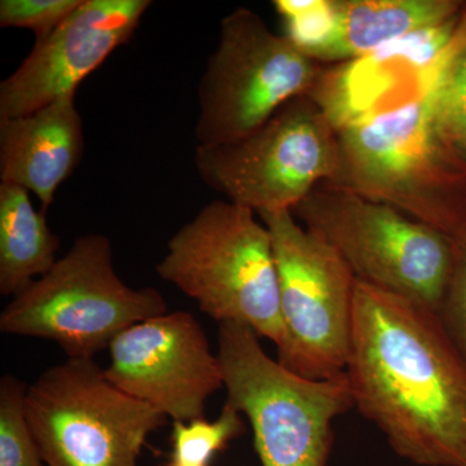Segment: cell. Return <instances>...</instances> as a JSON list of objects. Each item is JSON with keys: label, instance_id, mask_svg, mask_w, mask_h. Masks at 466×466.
Wrapping results in <instances>:
<instances>
[{"label": "cell", "instance_id": "16", "mask_svg": "<svg viewBox=\"0 0 466 466\" xmlns=\"http://www.w3.org/2000/svg\"><path fill=\"white\" fill-rule=\"evenodd\" d=\"M419 79L441 142L466 170V5L449 45Z\"/></svg>", "mask_w": 466, "mask_h": 466}, {"label": "cell", "instance_id": "14", "mask_svg": "<svg viewBox=\"0 0 466 466\" xmlns=\"http://www.w3.org/2000/svg\"><path fill=\"white\" fill-rule=\"evenodd\" d=\"M333 26L309 55L320 64L355 63L425 30L456 20L460 0H332Z\"/></svg>", "mask_w": 466, "mask_h": 466}, {"label": "cell", "instance_id": "17", "mask_svg": "<svg viewBox=\"0 0 466 466\" xmlns=\"http://www.w3.org/2000/svg\"><path fill=\"white\" fill-rule=\"evenodd\" d=\"M245 431L242 415L226 401L219 417L189 422H173L171 461L189 466H208L211 459Z\"/></svg>", "mask_w": 466, "mask_h": 466}, {"label": "cell", "instance_id": "21", "mask_svg": "<svg viewBox=\"0 0 466 466\" xmlns=\"http://www.w3.org/2000/svg\"><path fill=\"white\" fill-rule=\"evenodd\" d=\"M165 466H189V465H182V464H177V462L170 461L167 465Z\"/></svg>", "mask_w": 466, "mask_h": 466}, {"label": "cell", "instance_id": "2", "mask_svg": "<svg viewBox=\"0 0 466 466\" xmlns=\"http://www.w3.org/2000/svg\"><path fill=\"white\" fill-rule=\"evenodd\" d=\"M332 182L446 235L466 225V170L435 128L421 82L407 99L337 122Z\"/></svg>", "mask_w": 466, "mask_h": 466}, {"label": "cell", "instance_id": "12", "mask_svg": "<svg viewBox=\"0 0 466 466\" xmlns=\"http://www.w3.org/2000/svg\"><path fill=\"white\" fill-rule=\"evenodd\" d=\"M150 5L149 0H82L0 84V119L76 96L82 82L133 38Z\"/></svg>", "mask_w": 466, "mask_h": 466}, {"label": "cell", "instance_id": "6", "mask_svg": "<svg viewBox=\"0 0 466 466\" xmlns=\"http://www.w3.org/2000/svg\"><path fill=\"white\" fill-rule=\"evenodd\" d=\"M167 312L157 289H133L116 275L106 236L86 233L5 306L0 330L54 341L69 359H94L127 328Z\"/></svg>", "mask_w": 466, "mask_h": 466}, {"label": "cell", "instance_id": "4", "mask_svg": "<svg viewBox=\"0 0 466 466\" xmlns=\"http://www.w3.org/2000/svg\"><path fill=\"white\" fill-rule=\"evenodd\" d=\"M250 328L219 324L218 358L228 400L253 429L262 466H327L334 420L354 408L346 373L311 380L269 358Z\"/></svg>", "mask_w": 466, "mask_h": 466}, {"label": "cell", "instance_id": "8", "mask_svg": "<svg viewBox=\"0 0 466 466\" xmlns=\"http://www.w3.org/2000/svg\"><path fill=\"white\" fill-rule=\"evenodd\" d=\"M323 64L279 35L248 8L220 23L219 41L198 86V146L247 137L296 97L323 85Z\"/></svg>", "mask_w": 466, "mask_h": 466}, {"label": "cell", "instance_id": "11", "mask_svg": "<svg viewBox=\"0 0 466 466\" xmlns=\"http://www.w3.org/2000/svg\"><path fill=\"white\" fill-rule=\"evenodd\" d=\"M109 354L106 379L173 422L202 419L208 398L225 386L219 358L189 312H167L127 328Z\"/></svg>", "mask_w": 466, "mask_h": 466}, {"label": "cell", "instance_id": "10", "mask_svg": "<svg viewBox=\"0 0 466 466\" xmlns=\"http://www.w3.org/2000/svg\"><path fill=\"white\" fill-rule=\"evenodd\" d=\"M271 233L285 339L278 361L297 375L345 372L357 278L334 248L299 225L293 211L258 214Z\"/></svg>", "mask_w": 466, "mask_h": 466}, {"label": "cell", "instance_id": "9", "mask_svg": "<svg viewBox=\"0 0 466 466\" xmlns=\"http://www.w3.org/2000/svg\"><path fill=\"white\" fill-rule=\"evenodd\" d=\"M25 404L46 466H139L147 438L167 420L116 388L94 359L46 370Z\"/></svg>", "mask_w": 466, "mask_h": 466}, {"label": "cell", "instance_id": "5", "mask_svg": "<svg viewBox=\"0 0 466 466\" xmlns=\"http://www.w3.org/2000/svg\"><path fill=\"white\" fill-rule=\"evenodd\" d=\"M293 214L336 249L360 283L440 309L455 260L451 236L329 182L315 187Z\"/></svg>", "mask_w": 466, "mask_h": 466}, {"label": "cell", "instance_id": "19", "mask_svg": "<svg viewBox=\"0 0 466 466\" xmlns=\"http://www.w3.org/2000/svg\"><path fill=\"white\" fill-rule=\"evenodd\" d=\"M82 0H2L0 26L27 29L35 42L47 38L66 20Z\"/></svg>", "mask_w": 466, "mask_h": 466}, {"label": "cell", "instance_id": "20", "mask_svg": "<svg viewBox=\"0 0 466 466\" xmlns=\"http://www.w3.org/2000/svg\"><path fill=\"white\" fill-rule=\"evenodd\" d=\"M455 260L437 315L466 360V225L455 236Z\"/></svg>", "mask_w": 466, "mask_h": 466}, {"label": "cell", "instance_id": "1", "mask_svg": "<svg viewBox=\"0 0 466 466\" xmlns=\"http://www.w3.org/2000/svg\"><path fill=\"white\" fill-rule=\"evenodd\" d=\"M345 373L398 456L466 466V360L437 312L358 281Z\"/></svg>", "mask_w": 466, "mask_h": 466}, {"label": "cell", "instance_id": "15", "mask_svg": "<svg viewBox=\"0 0 466 466\" xmlns=\"http://www.w3.org/2000/svg\"><path fill=\"white\" fill-rule=\"evenodd\" d=\"M60 240L30 192L0 183V294L16 297L57 262Z\"/></svg>", "mask_w": 466, "mask_h": 466}, {"label": "cell", "instance_id": "3", "mask_svg": "<svg viewBox=\"0 0 466 466\" xmlns=\"http://www.w3.org/2000/svg\"><path fill=\"white\" fill-rule=\"evenodd\" d=\"M156 271L219 324L245 325L283 346L271 233L250 208L210 202L170 238Z\"/></svg>", "mask_w": 466, "mask_h": 466}, {"label": "cell", "instance_id": "7", "mask_svg": "<svg viewBox=\"0 0 466 466\" xmlns=\"http://www.w3.org/2000/svg\"><path fill=\"white\" fill-rule=\"evenodd\" d=\"M201 179L226 200L256 214L293 211L339 164L337 125L317 95L296 97L253 133L198 146Z\"/></svg>", "mask_w": 466, "mask_h": 466}, {"label": "cell", "instance_id": "18", "mask_svg": "<svg viewBox=\"0 0 466 466\" xmlns=\"http://www.w3.org/2000/svg\"><path fill=\"white\" fill-rule=\"evenodd\" d=\"M26 390L16 377L0 380V466H46L27 420Z\"/></svg>", "mask_w": 466, "mask_h": 466}, {"label": "cell", "instance_id": "13", "mask_svg": "<svg viewBox=\"0 0 466 466\" xmlns=\"http://www.w3.org/2000/svg\"><path fill=\"white\" fill-rule=\"evenodd\" d=\"M84 149L76 96L30 115L0 119V183L34 193L46 213L61 184L75 173Z\"/></svg>", "mask_w": 466, "mask_h": 466}]
</instances>
